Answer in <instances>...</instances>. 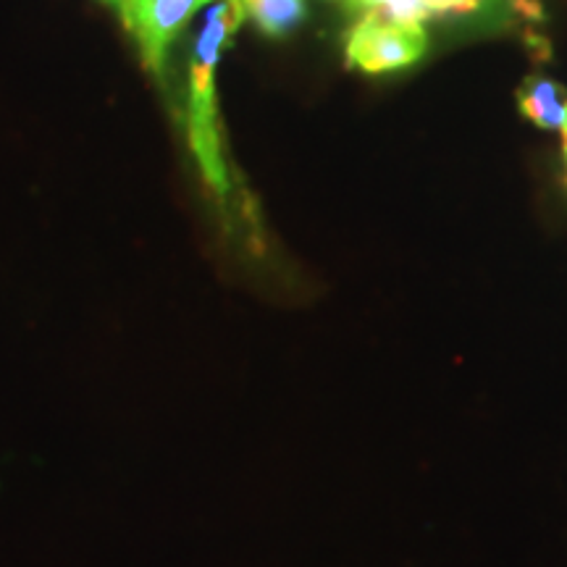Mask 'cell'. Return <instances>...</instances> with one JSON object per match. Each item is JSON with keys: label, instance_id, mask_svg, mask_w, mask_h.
I'll return each mask as SVG.
<instances>
[{"label": "cell", "instance_id": "cell-1", "mask_svg": "<svg viewBox=\"0 0 567 567\" xmlns=\"http://www.w3.org/2000/svg\"><path fill=\"white\" fill-rule=\"evenodd\" d=\"M243 0H216L205 13L197 32L193 53H189V82H187V140L203 182L218 200H226L231 189L229 168L224 158L221 122H218L216 71L221 55L231 45L245 21Z\"/></svg>", "mask_w": 567, "mask_h": 567}, {"label": "cell", "instance_id": "cell-2", "mask_svg": "<svg viewBox=\"0 0 567 567\" xmlns=\"http://www.w3.org/2000/svg\"><path fill=\"white\" fill-rule=\"evenodd\" d=\"M429 51V32L423 24H402L375 13L360 11L347 32V66L365 74H389L417 63Z\"/></svg>", "mask_w": 567, "mask_h": 567}, {"label": "cell", "instance_id": "cell-3", "mask_svg": "<svg viewBox=\"0 0 567 567\" xmlns=\"http://www.w3.org/2000/svg\"><path fill=\"white\" fill-rule=\"evenodd\" d=\"M208 3L210 0H122L116 9L122 13L124 30L137 45L142 66L153 76H161L168 51L187 21Z\"/></svg>", "mask_w": 567, "mask_h": 567}, {"label": "cell", "instance_id": "cell-4", "mask_svg": "<svg viewBox=\"0 0 567 567\" xmlns=\"http://www.w3.org/2000/svg\"><path fill=\"white\" fill-rule=\"evenodd\" d=\"M517 111L538 130L559 132L567 113V90L549 76H526L515 92Z\"/></svg>", "mask_w": 567, "mask_h": 567}, {"label": "cell", "instance_id": "cell-5", "mask_svg": "<svg viewBox=\"0 0 567 567\" xmlns=\"http://www.w3.org/2000/svg\"><path fill=\"white\" fill-rule=\"evenodd\" d=\"M245 17L252 19L266 38L281 40L308 17L305 0H243Z\"/></svg>", "mask_w": 567, "mask_h": 567}, {"label": "cell", "instance_id": "cell-6", "mask_svg": "<svg viewBox=\"0 0 567 567\" xmlns=\"http://www.w3.org/2000/svg\"><path fill=\"white\" fill-rule=\"evenodd\" d=\"M354 9L402 21V24H423V21L439 17L434 0H358Z\"/></svg>", "mask_w": 567, "mask_h": 567}, {"label": "cell", "instance_id": "cell-7", "mask_svg": "<svg viewBox=\"0 0 567 567\" xmlns=\"http://www.w3.org/2000/svg\"><path fill=\"white\" fill-rule=\"evenodd\" d=\"M476 3L481 6V17L484 19H507L515 0H476Z\"/></svg>", "mask_w": 567, "mask_h": 567}, {"label": "cell", "instance_id": "cell-8", "mask_svg": "<svg viewBox=\"0 0 567 567\" xmlns=\"http://www.w3.org/2000/svg\"><path fill=\"white\" fill-rule=\"evenodd\" d=\"M559 134H563V155H565V166H567V113H565L563 126H559Z\"/></svg>", "mask_w": 567, "mask_h": 567}, {"label": "cell", "instance_id": "cell-9", "mask_svg": "<svg viewBox=\"0 0 567 567\" xmlns=\"http://www.w3.org/2000/svg\"><path fill=\"white\" fill-rule=\"evenodd\" d=\"M103 3H109V6H118V3H122V0H103Z\"/></svg>", "mask_w": 567, "mask_h": 567}, {"label": "cell", "instance_id": "cell-10", "mask_svg": "<svg viewBox=\"0 0 567 567\" xmlns=\"http://www.w3.org/2000/svg\"><path fill=\"white\" fill-rule=\"evenodd\" d=\"M342 3H347V6H352V9H354V3H358V0H342Z\"/></svg>", "mask_w": 567, "mask_h": 567}]
</instances>
